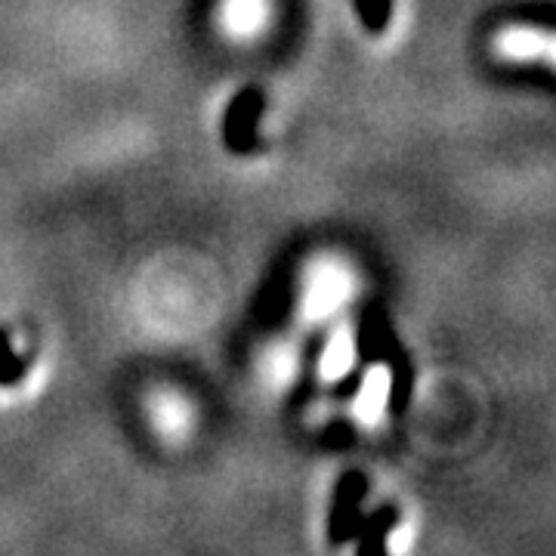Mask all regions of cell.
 <instances>
[{
    "label": "cell",
    "mask_w": 556,
    "mask_h": 556,
    "mask_svg": "<svg viewBox=\"0 0 556 556\" xmlns=\"http://www.w3.org/2000/svg\"><path fill=\"white\" fill-rule=\"evenodd\" d=\"M396 507H380L378 514L358 519V554H383L387 538H390V529L396 526Z\"/></svg>",
    "instance_id": "3"
},
{
    "label": "cell",
    "mask_w": 556,
    "mask_h": 556,
    "mask_svg": "<svg viewBox=\"0 0 556 556\" xmlns=\"http://www.w3.org/2000/svg\"><path fill=\"white\" fill-rule=\"evenodd\" d=\"M368 495V477L350 470L338 482V492L331 501V517H328V538L331 544H343L356 538L358 519H362V501Z\"/></svg>",
    "instance_id": "2"
},
{
    "label": "cell",
    "mask_w": 556,
    "mask_h": 556,
    "mask_svg": "<svg viewBox=\"0 0 556 556\" xmlns=\"http://www.w3.org/2000/svg\"><path fill=\"white\" fill-rule=\"evenodd\" d=\"M266 97L260 87H244L239 90L223 115V142L236 155H251L257 149V121L263 115Z\"/></svg>",
    "instance_id": "1"
},
{
    "label": "cell",
    "mask_w": 556,
    "mask_h": 556,
    "mask_svg": "<svg viewBox=\"0 0 556 556\" xmlns=\"http://www.w3.org/2000/svg\"><path fill=\"white\" fill-rule=\"evenodd\" d=\"M356 3V13L362 25L378 35L390 25V16H393V0H353Z\"/></svg>",
    "instance_id": "4"
},
{
    "label": "cell",
    "mask_w": 556,
    "mask_h": 556,
    "mask_svg": "<svg viewBox=\"0 0 556 556\" xmlns=\"http://www.w3.org/2000/svg\"><path fill=\"white\" fill-rule=\"evenodd\" d=\"M25 375V362L13 356V350H10V343L3 338V331H0V387H10V383H16V380Z\"/></svg>",
    "instance_id": "5"
}]
</instances>
